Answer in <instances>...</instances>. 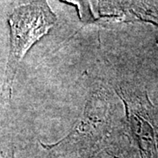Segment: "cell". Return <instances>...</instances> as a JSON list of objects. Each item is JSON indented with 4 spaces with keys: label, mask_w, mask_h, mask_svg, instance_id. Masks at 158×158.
Segmentation results:
<instances>
[{
    "label": "cell",
    "mask_w": 158,
    "mask_h": 158,
    "mask_svg": "<svg viewBox=\"0 0 158 158\" xmlns=\"http://www.w3.org/2000/svg\"><path fill=\"white\" fill-rule=\"evenodd\" d=\"M8 21L11 44L3 91L10 100L19 62L29 48L55 25L56 16L46 1L38 0L18 7L12 11Z\"/></svg>",
    "instance_id": "cell-1"
},
{
    "label": "cell",
    "mask_w": 158,
    "mask_h": 158,
    "mask_svg": "<svg viewBox=\"0 0 158 158\" xmlns=\"http://www.w3.org/2000/svg\"><path fill=\"white\" fill-rule=\"evenodd\" d=\"M127 121L141 158H158V112L146 92L120 89Z\"/></svg>",
    "instance_id": "cell-2"
},
{
    "label": "cell",
    "mask_w": 158,
    "mask_h": 158,
    "mask_svg": "<svg viewBox=\"0 0 158 158\" xmlns=\"http://www.w3.org/2000/svg\"><path fill=\"white\" fill-rule=\"evenodd\" d=\"M88 121L84 117L66 138L52 145L41 144L51 158H113L104 150L102 134L96 130L91 134Z\"/></svg>",
    "instance_id": "cell-3"
},
{
    "label": "cell",
    "mask_w": 158,
    "mask_h": 158,
    "mask_svg": "<svg viewBox=\"0 0 158 158\" xmlns=\"http://www.w3.org/2000/svg\"><path fill=\"white\" fill-rule=\"evenodd\" d=\"M2 158H15V153L13 149H11L10 151L6 152V154H3Z\"/></svg>",
    "instance_id": "cell-4"
}]
</instances>
